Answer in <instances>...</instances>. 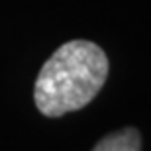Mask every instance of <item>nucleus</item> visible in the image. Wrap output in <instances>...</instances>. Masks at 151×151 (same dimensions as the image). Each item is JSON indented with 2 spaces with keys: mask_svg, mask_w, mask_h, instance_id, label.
Listing matches in <instances>:
<instances>
[{
  "mask_svg": "<svg viewBox=\"0 0 151 151\" xmlns=\"http://www.w3.org/2000/svg\"><path fill=\"white\" fill-rule=\"evenodd\" d=\"M108 77V57L92 41L75 39L61 45L43 63L34 100L43 116L59 118L81 110L100 92Z\"/></svg>",
  "mask_w": 151,
  "mask_h": 151,
  "instance_id": "nucleus-1",
  "label": "nucleus"
},
{
  "mask_svg": "<svg viewBox=\"0 0 151 151\" xmlns=\"http://www.w3.org/2000/svg\"><path fill=\"white\" fill-rule=\"evenodd\" d=\"M92 151H141V135L135 128H126L106 135Z\"/></svg>",
  "mask_w": 151,
  "mask_h": 151,
  "instance_id": "nucleus-2",
  "label": "nucleus"
}]
</instances>
